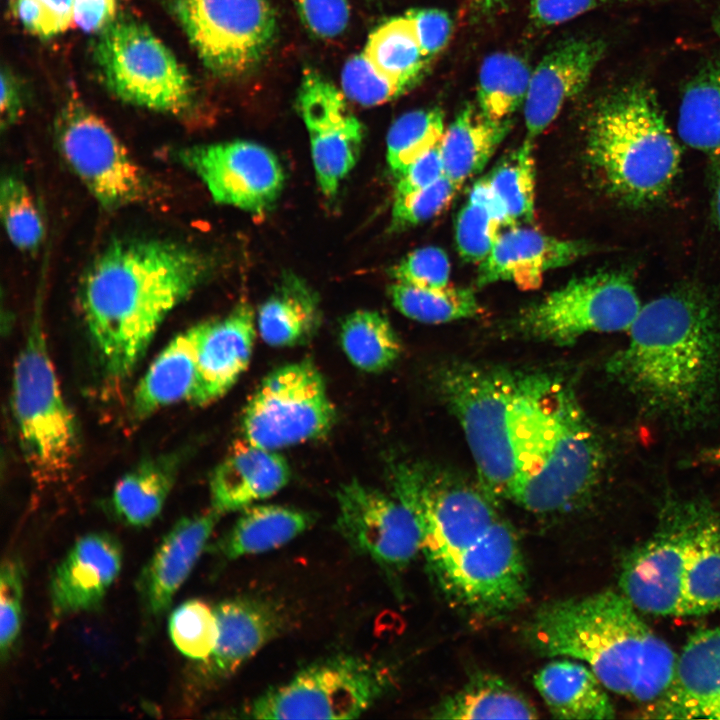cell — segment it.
Here are the masks:
<instances>
[{"mask_svg": "<svg viewBox=\"0 0 720 720\" xmlns=\"http://www.w3.org/2000/svg\"><path fill=\"white\" fill-rule=\"evenodd\" d=\"M441 143V142H440ZM444 176L440 144L413 161L398 177L394 197L425 188Z\"/></svg>", "mask_w": 720, "mask_h": 720, "instance_id": "obj_51", "label": "cell"}, {"mask_svg": "<svg viewBox=\"0 0 720 720\" xmlns=\"http://www.w3.org/2000/svg\"><path fill=\"white\" fill-rule=\"evenodd\" d=\"M394 307L415 321L439 324L472 318L481 308L470 288H425L394 281L388 289Z\"/></svg>", "mask_w": 720, "mask_h": 720, "instance_id": "obj_39", "label": "cell"}, {"mask_svg": "<svg viewBox=\"0 0 720 720\" xmlns=\"http://www.w3.org/2000/svg\"><path fill=\"white\" fill-rule=\"evenodd\" d=\"M507 0H470L473 8L481 15L496 13L504 7Z\"/></svg>", "mask_w": 720, "mask_h": 720, "instance_id": "obj_57", "label": "cell"}, {"mask_svg": "<svg viewBox=\"0 0 720 720\" xmlns=\"http://www.w3.org/2000/svg\"><path fill=\"white\" fill-rule=\"evenodd\" d=\"M345 97L318 71L304 70L296 104L308 131L316 180L326 197L337 193L356 165L364 139V127Z\"/></svg>", "mask_w": 720, "mask_h": 720, "instance_id": "obj_18", "label": "cell"}, {"mask_svg": "<svg viewBox=\"0 0 720 720\" xmlns=\"http://www.w3.org/2000/svg\"><path fill=\"white\" fill-rule=\"evenodd\" d=\"M535 171L533 142L525 139L486 177L511 226L534 220Z\"/></svg>", "mask_w": 720, "mask_h": 720, "instance_id": "obj_40", "label": "cell"}, {"mask_svg": "<svg viewBox=\"0 0 720 720\" xmlns=\"http://www.w3.org/2000/svg\"><path fill=\"white\" fill-rule=\"evenodd\" d=\"M336 529L391 580L421 552L418 517L400 495L351 480L337 491Z\"/></svg>", "mask_w": 720, "mask_h": 720, "instance_id": "obj_16", "label": "cell"}, {"mask_svg": "<svg viewBox=\"0 0 720 720\" xmlns=\"http://www.w3.org/2000/svg\"><path fill=\"white\" fill-rule=\"evenodd\" d=\"M23 568L16 559L3 561L0 572V650L2 659L14 647L21 628Z\"/></svg>", "mask_w": 720, "mask_h": 720, "instance_id": "obj_47", "label": "cell"}, {"mask_svg": "<svg viewBox=\"0 0 720 720\" xmlns=\"http://www.w3.org/2000/svg\"><path fill=\"white\" fill-rule=\"evenodd\" d=\"M336 410L324 378L308 359L270 372L247 401L241 417L242 438L279 450L325 437Z\"/></svg>", "mask_w": 720, "mask_h": 720, "instance_id": "obj_13", "label": "cell"}, {"mask_svg": "<svg viewBox=\"0 0 720 720\" xmlns=\"http://www.w3.org/2000/svg\"><path fill=\"white\" fill-rule=\"evenodd\" d=\"M255 319L252 307L242 303L223 317L196 324L197 374L189 403L209 405L237 382L251 359Z\"/></svg>", "mask_w": 720, "mask_h": 720, "instance_id": "obj_21", "label": "cell"}, {"mask_svg": "<svg viewBox=\"0 0 720 720\" xmlns=\"http://www.w3.org/2000/svg\"><path fill=\"white\" fill-rule=\"evenodd\" d=\"M341 84L346 98L363 106L384 104L404 93L400 86L373 65L364 52L347 60Z\"/></svg>", "mask_w": 720, "mask_h": 720, "instance_id": "obj_45", "label": "cell"}, {"mask_svg": "<svg viewBox=\"0 0 720 720\" xmlns=\"http://www.w3.org/2000/svg\"><path fill=\"white\" fill-rule=\"evenodd\" d=\"M364 53L404 92L420 80L429 62L421 52L413 23L406 15L392 18L373 31Z\"/></svg>", "mask_w": 720, "mask_h": 720, "instance_id": "obj_35", "label": "cell"}, {"mask_svg": "<svg viewBox=\"0 0 720 720\" xmlns=\"http://www.w3.org/2000/svg\"><path fill=\"white\" fill-rule=\"evenodd\" d=\"M177 159L205 185L213 200L262 216L274 206L285 173L268 148L248 140L194 145Z\"/></svg>", "mask_w": 720, "mask_h": 720, "instance_id": "obj_17", "label": "cell"}, {"mask_svg": "<svg viewBox=\"0 0 720 720\" xmlns=\"http://www.w3.org/2000/svg\"><path fill=\"white\" fill-rule=\"evenodd\" d=\"M606 49L600 39L572 37L558 43L532 71L524 102L526 138L534 141L564 104L586 87Z\"/></svg>", "mask_w": 720, "mask_h": 720, "instance_id": "obj_20", "label": "cell"}, {"mask_svg": "<svg viewBox=\"0 0 720 720\" xmlns=\"http://www.w3.org/2000/svg\"><path fill=\"white\" fill-rule=\"evenodd\" d=\"M524 59L510 52L487 56L480 67L477 105L493 121L510 120L524 105L531 77Z\"/></svg>", "mask_w": 720, "mask_h": 720, "instance_id": "obj_37", "label": "cell"}, {"mask_svg": "<svg viewBox=\"0 0 720 720\" xmlns=\"http://www.w3.org/2000/svg\"><path fill=\"white\" fill-rule=\"evenodd\" d=\"M217 640L209 658L202 662L208 680L231 676L255 656L282 628L279 611L272 604L252 598L224 600L214 607Z\"/></svg>", "mask_w": 720, "mask_h": 720, "instance_id": "obj_26", "label": "cell"}, {"mask_svg": "<svg viewBox=\"0 0 720 720\" xmlns=\"http://www.w3.org/2000/svg\"><path fill=\"white\" fill-rule=\"evenodd\" d=\"M564 384L544 372L465 362L440 368L437 390L463 429L481 488L489 496L508 499L514 484L532 466Z\"/></svg>", "mask_w": 720, "mask_h": 720, "instance_id": "obj_4", "label": "cell"}, {"mask_svg": "<svg viewBox=\"0 0 720 720\" xmlns=\"http://www.w3.org/2000/svg\"><path fill=\"white\" fill-rule=\"evenodd\" d=\"M507 227L511 225L487 178L479 179L456 221L455 240L460 257L466 262L481 263Z\"/></svg>", "mask_w": 720, "mask_h": 720, "instance_id": "obj_38", "label": "cell"}, {"mask_svg": "<svg viewBox=\"0 0 720 720\" xmlns=\"http://www.w3.org/2000/svg\"><path fill=\"white\" fill-rule=\"evenodd\" d=\"M340 344L349 361L368 373L389 369L401 354L400 339L389 320L372 310H358L344 319Z\"/></svg>", "mask_w": 720, "mask_h": 720, "instance_id": "obj_36", "label": "cell"}, {"mask_svg": "<svg viewBox=\"0 0 720 720\" xmlns=\"http://www.w3.org/2000/svg\"><path fill=\"white\" fill-rule=\"evenodd\" d=\"M197 374L196 325L176 335L158 354L138 382L130 416L143 421L162 408L188 401Z\"/></svg>", "mask_w": 720, "mask_h": 720, "instance_id": "obj_27", "label": "cell"}, {"mask_svg": "<svg viewBox=\"0 0 720 720\" xmlns=\"http://www.w3.org/2000/svg\"><path fill=\"white\" fill-rule=\"evenodd\" d=\"M291 477L287 460L277 451L237 440L210 478L212 508L241 511L284 488Z\"/></svg>", "mask_w": 720, "mask_h": 720, "instance_id": "obj_25", "label": "cell"}, {"mask_svg": "<svg viewBox=\"0 0 720 720\" xmlns=\"http://www.w3.org/2000/svg\"><path fill=\"white\" fill-rule=\"evenodd\" d=\"M459 188L444 175L425 188L394 197L390 230L404 231L437 216L449 206Z\"/></svg>", "mask_w": 720, "mask_h": 720, "instance_id": "obj_44", "label": "cell"}, {"mask_svg": "<svg viewBox=\"0 0 720 720\" xmlns=\"http://www.w3.org/2000/svg\"><path fill=\"white\" fill-rule=\"evenodd\" d=\"M183 456L184 453L174 451L149 458L122 476L111 496L114 515L133 527L152 523L175 484Z\"/></svg>", "mask_w": 720, "mask_h": 720, "instance_id": "obj_30", "label": "cell"}, {"mask_svg": "<svg viewBox=\"0 0 720 720\" xmlns=\"http://www.w3.org/2000/svg\"><path fill=\"white\" fill-rule=\"evenodd\" d=\"M444 132V114L438 107L416 109L398 117L386 138V159L395 178L413 161L440 144Z\"/></svg>", "mask_w": 720, "mask_h": 720, "instance_id": "obj_41", "label": "cell"}, {"mask_svg": "<svg viewBox=\"0 0 720 720\" xmlns=\"http://www.w3.org/2000/svg\"><path fill=\"white\" fill-rule=\"evenodd\" d=\"M607 370L648 414L680 427L707 418L720 396V313L686 286L642 305Z\"/></svg>", "mask_w": 720, "mask_h": 720, "instance_id": "obj_3", "label": "cell"}, {"mask_svg": "<svg viewBox=\"0 0 720 720\" xmlns=\"http://www.w3.org/2000/svg\"><path fill=\"white\" fill-rule=\"evenodd\" d=\"M57 148L66 164L106 210L143 201L148 179L113 130L77 102L60 111L55 123Z\"/></svg>", "mask_w": 720, "mask_h": 720, "instance_id": "obj_15", "label": "cell"}, {"mask_svg": "<svg viewBox=\"0 0 720 720\" xmlns=\"http://www.w3.org/2000/svg\"><path fill=\"white\" fill-rule=\"evenodd\" d=\"M677 133L684 144L710 157L720 151V58L702 66L686 84Z\"/></svg>", "mask_w": 720, "mask_h": 720, "instance_id": "obj_34", "label": "cell"}, {"mask_svg": "<svg viewBox=\"0 0 720 720\" xmlns=\"http://www.w3.org/2000/svg\"><path fill=\"white\" fill-rule=\"evenodd\" d=\"M315 521L307 511L275 504L251 505L243 510L220 540L219 552L234 560L279 548L309 529Z\"/></svg>", "mask_w": 720, "mask_h": 720, "instance_id": "obj_31", "label": "cell"}, {"mask_svg": "<svg viewBox=\"0 0 720 720\" xmlns=\"http://www.w3.org/2000/svg\"><path fill=\"white\" fill-rule=\"evenodd\" d=\"M320 325L318 297L305 281L284 276L271 296L259 307L257 328L264 342L274 347L304 344Z\"/></svg>", "mask_w": 720, "mask_h": 720, "instance_id": "obj_32", "label": "cell"}, {"mask_svg": "<svg viewBox=\"0 0 720 720\" xmlns=\"http://www.w3.org/2000/svg\"><path fill=\"white\" fill-rule=\"evenodd\" d=\"M93 56L104 85L122 101L173 115L191 108L189 74L142 22L116 17L98 33Z\"/></svg>", "mask_w": 720, "mask_h": 720, "instance_id": "obj_9", "label": "cell"}, {"mask_svg": "<svg viewBox=\"0 0 720 720\" xmlns=\"http://www.w3.org/2000/svg\"><path fill=\"white\" fill-rule=\"evenodd\" d=\"M586 155L608 193L632 208L662 199L681 165V148L656 91L643 81L622 85L596 104Z\"/></svg>", "mask_w": 720, "mask_h": 720, "instance_id": "obj_7", "label": "cell"}, {"mask_svg": "<svg viewBox=\"0 0 720 720\" xmlns=\"http://www.w3.org/2000/svg\"><path fill=\"white\" fill-rule=\"evenodd\" d=\"M383 664L354 655L322 659L252 700L243 710L252 719H355L391 688Z\"/></svg>", "mask_w": 720, "mask_h": 720, "instance_id": "obj_10", "label": "cell"}, {"mask_svg": "<svg viewBox=\"0 0 720 720\" xmlns=\"http://www.w3.org/2000/svg\"><path fill=\"white\" fill-rule=\"evenodd\" d=\"M436 719H535L537 710L516 688L488 673L473 675L432 711Z\"/></svg>", "mask_w": 720, "mask_h": 720, "instance_id": "obj_33", "label": "cell"}, {"mask_svg": "<svg viewBox=\"0 0 720 720\" xmlns=\"http://www.w3.org/2000/svg\"><path fill=\"white\" fill-rule=\"evenodd\" d=\"M641 307L627 274L603 271L572 279L522 308L507 329L528 339L569 345L590 332L628 331Z\"/></svg>", "mask_w": 720, "mask_h": 720, "instance_id": "obj_12", "label": "cell"}, {"mask_svg": "<svg viewBox=\"0 0 720 720\" xmlns=\"http://www.w3.org/2000/svg\"><path fill=\"white\" fill-rule=\"evenodd\" d=\"M198 250L160 239H119L90 263L79 304L104 377H130L168 314L207 278Z\"/></svg>", "mask_w": 720, "mask_h": 720, "instance_id": "obj_2", "label": "cell"}, {"mask_svg": "<svg viewBox=\"0 0 720 720\" xmlns=\"http://www.w3.org/2000/svg\"><path fill=\"white\" fill-rule=\"evenodd\" d=\"M25 96L21 81L8 67L1 72V127L14 124L24 110Z\"/></svg>", "mask_w": 720, "mask_h": 720, "instance_id": "obj_54", "label": "cell"}, {"mask_svg": "<svg viewBox=\"0 0 720 720\" xmlns=\"http://www.w3.org/2000/svg\"><path fill=\"white\" fill-rule=\"evenodd\" d=\"M641 712L648 719L720 720V623L689 636L668 689Z\"/></svg>", "mask_w": 720, "mask_h": 720, "instance_id": "obj_19", "label": "cell"}, {"mask_svg": "<svg viewBox=\"0 0 720 720\" xmlns=\"http://www.w3.org/2000/svg\"><path fill=\"white\" fill-rule=\"evenodd\" d=\"M0 214L15 248L24 253L38 250L45 234L43 218L28 185L16 174L9 173L1 179Z\"/></svg>", "mask_w": 720, "mask_h": 720, "instance_id": "obj_42", "label": "cell"}, {"mask_svg": "<svg viewBox=\"0 0 720 720\" xmlns=\"http://www.w3.org/2000/svg\"><path fill=\"white\" fill-rule=\"evenodd\" d=\"M511 128V119L493 121L467 104L445 129L440 143L444 175L458 187L480 173Z\"/></svg>", "mask_w": 720, "mask_h": 720, "instance_id": "obj_29", "label": "cell"}, {"mask_svg": "<svg viewBox=\"0 0 720 720\" xmlns=\"http://www.w3.org/2000/svg\"><path fill=\"white\" fill-rule=\"evenodd\" d=\"M169 634L184 656L202 662L207 660L218 634L214 608L197 599L182 603L170 615Z\"/></svg>", "mask_w": 720, "mask_h": 720, "instance_id": "obj_43", "label": "cell"}, {"mask_svg": "<svg viewBox=\"0 0 720 720\" xmlns=\"http://www.w3.org/2000/svg\"><path fill=\"white\" fill-rule=\"evenodd\" d=\"M47 8L68 29L73 24V0H42Z\"/></svg>", "mask_w": 720, "mask_h": 720, "instance_id": "obj_55", "label": "cell"}, {"mask_svg": "<svg viewBox=\"0 0 720 720\" xmlns=\"http://www.w3.org/2000/svg\"><path fill=\"white\" fill-rule=\"evenodd\" d=\"M392 490L415 511L421 553L448 600L498 618L527 598L528 576L517 534L482 488L421 464L399 463Z\"/></svg>", "mask_w": 720, "mask_h": 720, "instance_id": "obj_1", "label": "cell"}, {"mask_svg": "<svg viewBox=\"0 0 720 720\" xmlns=\"http://www.w3.org/2000/svg\"><path fill=\"white\" fill-rule=\"evenodd\" d=\"M294 3L304 25L319 38H335L348 26L347 0H294Z\"/></svg>", "mask_w": 720, "mask_h": 720, "instance_id": "obj_48", "label": "cell"}, {"mask_svg": "<svg viewBox=\"0 0 720 720\" xmlns=\"http://www.w3.org/2000/svg\"><path fill=\"white\" fill-rule=\"evenodd\" d=\"M713 26H714V29H715L716 33H717V34L719 35V37H720V8L718 9L717 13H716L715 16H714Z\"/></svg>", "mask_w": 720, "mask_h": 720, "instance_id": "obj_58", "label": "cell"}, {"mask_svg": "<svg viewBox=\"0 0 720 720\" xmlns=\"http://www.w3.org/2000/svg\"><path fill=\"white\" fill-rule=\"evenodd\" d=\"M614 1L617 0H529V13L536 26L551 27Z\"/></svg>", "mask_w": 720, "mask_h": 720, "instance_id": "obj_50", "label": "cell"}, {"mask_svg": "<svg viewBox=\"0 0 720 720\" xmlns=\"http://www.w3.org/2000/svg\"><path fill=\"white\" fill-rule=\"evenodd\" d=\"M122 565L118 540L106 532L78 538L52 573L49 599L55 619L97 608Z\"/></svg>", "mask_w": 720, "mask_h": 720, "instance_id": "obj_23", "label": "cell"}, {"mask_svg": "<svg viewBox=\"0 0 720 720\" xmlns=\"http://www.w3.org/2000/svg\"><path fill=\"white\" fill-rule=\"evenodd\" d=\"M170 10L204 66L219 77L252 71L277 34L268 0H168Z\"/></svg>", "mask_w": 720, "mask_h": 720, "instance_id": "obj_14", "label": "cell"}, {"mask_svg": "<svg viewBox=\"0 0 720 720\" xmlns=\"http://www.w3.org/2000/svg\"><path fill=\"white\" fill-rule=\"evenodd\" d=\"M618 583L643 613L720 611V510L703 499L667 501L653 533L624 556Z\"/></svg>", "mask_w": 720, "mask_h": 720, "instance_id": "obj_6", "label": "cell"}, {"mask_svg": "<svg viewBox=\"0 0 720 720\" xmlns=\"http://www.w3.org/2000/svg\"><path fill=\"white\" fill-rule=\"evenodd\" d=\"M620 591L550 601L523 629L537 654L586 664L609 691L642 710L668 689L677 654Z\"/></svg>", "mask_w": 720, "mask_h": 720, "instance_id": "obj_5", "label": "cell"}, {"mask_svg": "<svg viewBox=\"0 0 720 720\" xmlns=\"http://www.w3.org/2000/svg\"><path fill=\"white\" fill-rule=\"evenodd\" d=\"M715 163L714 185H713V215L720 232V151L712 157Z\"/></svg>", "mask_w": 720, "mask_h": 720, "instance_id": "obj_56", "label": "cell"}, {"mask_svg": "<svg viewBox=\"0 0 720 720\" xmlns=\"http://www.w3.org/2000/svg\"><path fill=\"white\" fill-rule=\"evenodd\" d=\"M213 508L178 520L162 538L137 581L144 611L161 616L204 550L220 517Z\"/></svg>", "mask_w": 720, "mask_h": 720, "instance_id": "obj_24", "label": "cell"}, {"mask_svg": "<svg viewBox=\"0 0 720 720\" xmlns=\"http://www.w3.org/2000/svg\"><path fill=\"white\" fill-rule=\"evenodd\" d=\"M534 685L555 718H614L615 710L607 689L579 660L565 657L548 663L535 674Z\"/></svg>", "mask_w": 720, "mask_h": 720, "instance_id": "obj_28", "label": "cell"}, {"mask_svg": "<svg viewBox=\"0 0 720 720\" xmlns=\"http://www.w3.org/2000/svg\"><path fill=\"white\" fill-rule=\"evenodd\" d=\"M592 250L583 240L557 238L528 226L507 227L479 263L476 283L511 281L520 289H536L546 272L569 265Z\"/></svg>", "mask_w": 720, "mask_h": 720, "instance_id": "obj_22", "label": "cell"}, {"mask_svg": "<svg viewBox=\"0 0 720 720\" xmlns=\"http://www.w3.org/2000/svg\"><path fill=\"white\" fill-rule=\"evenodd\" d=\"M117 14V0H73V24L85 32L99 33Z\"/></svg>", "mask_w": 720, "mask_h": 720, "instance_id": "obj_53", "label": "cell"}, {"mask_svg": "<svg viewBox=\"0 0 720 720\" xmlns=\"http://www.w3.org/2000/svg\"><path fill=\"white\" fill-rule=\"evenodd\" d=\"M42 315V298L38 297L13 367L11 409L32 476L50 484L63 481L72 471L79 439L50 358Z\"/></svg>", "mask_w": 720, "mask_h": 720, "instance_id": "obj_8", "label": "cell"}, {"mask_svg": "<svg viewBox=\"0 0 720 720\" xmlns=\"http://www.w3.org/2000/svg\"><path fill=\"white\" fill-rule=\"evenodd\" d=\"M603 466L601 440L568 385L534 465L508 499L534 513L571 509L591 494Z\"/></svg>", "mask_w": 720, "mask_h": 720, "instance_id": "obj_11", "label": "cell"}, {"mask_svg": "<svg viewBox=\"0 0 720 720\" xmlns=\"http://www.w3.org/2000/svg\"><path fill=\"white\" fill-rule=\"evenodd\" d=\"M412 21L421 52L427 60L438 55L448 44L452 34L449 15L436 8H416L406 13Z\"/></svg>", "mask_w": 720, "mask_h": 720, "instance_id": "obj_49", "label": "cell"}, {"mask_svg": "<svg viewBox=\"0 0 720 720\" xmlns=\"http://www.w3.org/2000/svg\"><path fill=\"white\" fill-rule=\"evenodd\" d=\"M10 10L25 30L40 38H51L67 30L42 0H11Z\"/></svg>", "mask_w": 720, "mask_h": 720, "instance_id": "obj_52", "label": "cell"}, {"mask_svg": "<svg viewBox=\"0 0 720 720\" xmlns=\"http://www.w3.org/2000/svg\"><path fill=\"white\" fill-rule=\"evenodd\" d=\"M450 261L446 252L436 246L416 249L393 265L388 273L394 281L425 288L449 285Z\"/></svg>", "mask_w": 720, "mask_h": 720, "instance_id": "obj_46", "label": "cell"}]
</instances>
